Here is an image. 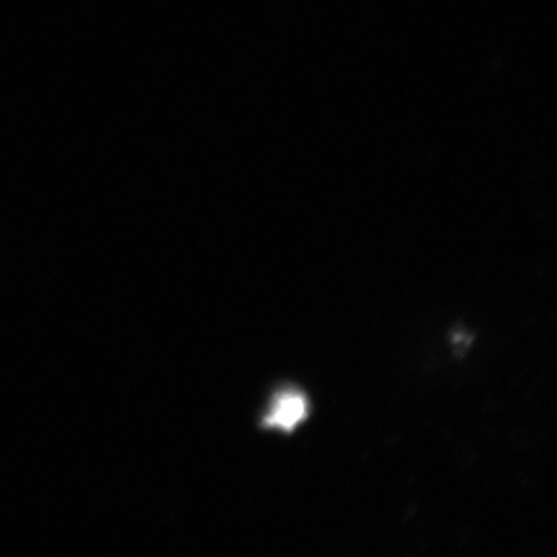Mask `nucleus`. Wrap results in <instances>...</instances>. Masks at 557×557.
I'll return each instance as SVG.
<instances>
[{"mask_svg":"<svg viewBox=\"0 0 557 557\" xmlns=\"http://www.w3.org/2000/svg\"><path fill=\"white\" fill-rule=\"evenodd\" d=\"M309 418V399L298 391H282L273 399L270 412L263 418V428L281 429L292 434Z\"/></svg>","mask_w":557,"mask_h":557,"instance_id":"obj_1","label":"nucleus"}]
</instances>
